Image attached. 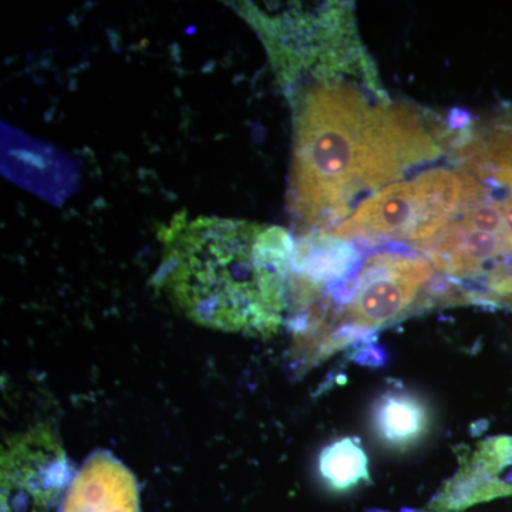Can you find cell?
<instances>
[{"mask_svg":"<svg viewBox=\"0 0 512 512\" xmlns=\"http://www.w3.org/2000/svg\"><path fill=\"white\" fill-rule=\"evenodd\" d=\"M320 473L336 490H346L369 478L367 457L352 439L336 441L320 457Z\"/></svg>","mask_w":512,"mask_h":512,"instance_id":"9c48e42d","label":"cell"},{"mask_svg":"<svg viewBox=\"0 0 512 512\" xmlns=\"http://www.w3.org/2000/svg\"><path fill=\"white\" fill-rule=\"evenodd\" d=\"M165 291L198 325L274 335L291 301V234L276 225L175 215L161 231Z\"/></svg>","mask_w":512,"mask_h":512,"instance_id":"7a4b0ae2","label":"cell"},{"mask_svg":"<svg viewBox=\"0 0 512 512\" xmlns=\"http://www.w3.org/2000/svg\"><path fill=\"white\" fill-rule=\"evenodd\" d=\"M512 495V437L481 441L431 500L433 512H460Z\"/></svg>","mask_w":512,"mask_h":512,"instance_id":"5b68a950","label":"cell"},{"mask_svg":"<svg viewBox=\"0 0 512 512\" xmlns=\"http://www.w3.org/2000/svg\"><path fill=\"white\" fill-rule=\"evenodd\" d=\"M433 275V265L423 256L394 251L370 255L353 276L349 291L340 296L342 306L332 319V349L399 318Z\"/></svg>","mask_w":512,"mask_h":512,"instance_id":"277c9868","label":"cell"},{"mask_svg":"<svg viewBox=\"0 0 512 512\" xmlns=\"http://www.w3.org/2000/svg\"><path fill=\"white\" fill-rule=\"evenodd\" d=\"M376 423L384 439L406 443L416 440L426 427V412L412 397L392 394L380 404Z\"/></svg>","mask_w":512,"mask_h":512,"instance_id":"ba28073f","label":"cell"},{"mask_svg":"<svg viewBox=\"0 0 512 512\" xmlns=\"http://www.w3.org/2000/svg\"><path fill=\"white\" fill-rule=\"evenodd\" d=\"M488 195L467 171L431 168L376 192L326 235L366 244L406 242L424 251L467 205Z\"/></svg>","mask_w":512,"mask_h":512,"instance_id":"3957f363","label":"cell"},{"mask_svg":"<svg viewBox=\"0 0 512 512\" xmlns=\"http://www.w3.org/2000/svg\"><path fill=\"white\" fill-rule=\"evenodd\" d=\"M461 157L478 181L512 195V114L468 138Z\"/></svg>","mask_w":512,"mask_h":512,"instance_id":"8992f818","label":"cell"},{"mask_svg":"<svg viewBox=\"0 0 512 512\" xmlns=\"http://www.w3.org/2000/svg\"><path fill=\"white\" fill-rule=\"evenodd\" d=\"M369 59L318 72L296 111L293 214L311 234H330L367 198L441 154L416 111L383 96Z\"/></svg>","mask_w":512,"mask_h":512,"instance_id":"6da1fadb","label":"cell"},{"mask_svg":"<svg viewBox=\"0 0 512 512\" xmlns=\"http://www.w3.org/2000/svg\"><path fill=\"white\" fill-rule=\"evenodd\" d=\"M63 512H138L136 488L124 476L84 473L70 491Z\"/></svg>","mask_w":512,"mask_h":512,"instance_id":"52a82bcc","label":"cell"}]
</instances>
